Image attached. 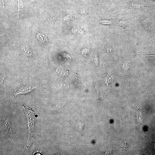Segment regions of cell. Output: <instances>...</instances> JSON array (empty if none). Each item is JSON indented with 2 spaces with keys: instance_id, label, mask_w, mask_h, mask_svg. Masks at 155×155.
I'll return each mask as SVG.
<instances>
[{
  "instance_id": "2",
  "label": "cell",
  "mask_w": 155,
  "mask_h": 155,
  "mask_svg": "<svg viewBox=\"0 0 155 155\" xmlns=\"http://www.w3.org/2000/svg\"><path fill=\"white\" fill-rule=\"evenodd\" d=\"M59 15V12H58L56 14L53 15L50 17H48V20L50 22H53L55 21Z\"/></svg>"
},
{
  "instance_id": "1",
  "label": "cell",
  "mask_w": 155,
  "mask_h": 155,
  "mask_svg": "<svg viewBox=\"0 0 155 155\" xmlns=\"http://www.w3.org/2000/svg\"><path fill=\"white\" fill-rule=\"evenodd\" d=\"M34 88V87H32L23 85L21 87L19 88H17L16 89L14 95L15 96L19 94H24L28 93L31 92Z\"/></svg>"
},
{
  "instance_id": "4",
  "label": "cell",
  "mask_w": 155,
  "mask_h": 155,
  "mask_svg": "<svg viewBox=\"0 0 155 155\" xmlns=\"http://www.w3.org/2000/svg\"><path fill=\"white\" fill-rule=\"evenodd\" d=\"M94 62L96 65H98L99 62V59L98 57L96 56L94 60Z\"/></svg>"
},
{
  "instance_id": "3",
  "label": "cell",
  "mask_w": 155,
  "mask_h": 155,
  "mask_svg": "<svg viewBox=\"0 0 155 155\" xmlns=\"http://www.w3.org/2000/svg\"><path fill=\"white\" fill-rule=\"evenodd\" d=\"M81 53L84 57H87L89 55V51L87 49H84L81 51Z\"/></svg>"
}]
</instances>
